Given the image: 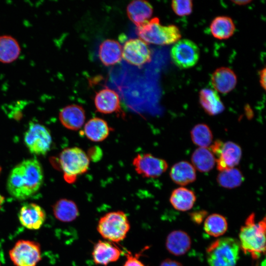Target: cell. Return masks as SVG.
Here are the masks:
<instances>
[{"mask_svg": "<svg viewBox=\"0 0 266 266\" xmlns=\"http://www.w3.org/2000/svg\"><path fill=\"white\" fill-rule=\"evenodd\" d=\"M44 178L41 164L36 159L23 161L10 172L7 180L8 193L18 200H27L41 187Z\"/></svg>", "mask_w": 266, "mask_h": 266, "instance_id": "obj_1", "label": "cell"}, {"mask_svg": "<svg viewBox=\"0 0 266 266\" xmlns=\"http://www.w3.org/2000/svg\"><path fill=\"white\" fill-rule=\"evenodd\" d=\"M266 218L256 222L255 214H250L246 218L239 233L240 249L245 254H250L257 260L266 252Z\"/></svg>", "mask_w": 266, "mask_h": 266, "instance_id": "obj_2", "label": "cell"}, {"mask_svg": "<svg viewBox=\"0 0 266 266\" xmlns=\"http://www.w3.org/2000/svg\"><path fill=\"white\" fill-rule=\"evenodd\" d=\"M136 33L139 39L145 43L161 45L175 43L181 36L177 27L173 25L163 26L157 17L137 27Z\"/></svg>", "mask_w": 266, "mask_h": 266, "instance_id": "obj_3", "label": "cell"}, {"mask_svg": "<svg viewBox=\"0 0 266 266\" xmlns=\"http://www.w3.org/2000/svg\"><path fill=\"white\" fill-rule=\"evenodd\" d=\"M131 228L127 214L121 210L107 212L98 221L97 230L104 239L114 243L123 241Z\"/></svg>", "mask_w": 266, "mask_h": 266, "instance_id": "obj_4", "label": "cell"}, {"mask_svg": "<svg viewBox=\"0 0 266 266\" xmlns=\"http://www.w3.org/2000/svg\"><path fill=\"white\" fill-rule=\"evenodd\" d=\"M240 249L239 241L235 238H219L206 249L208 264L209 266H235Z\"/></svg>", "mask_w": 266, "mask_h": 266, "instance_id": "obj_5", "label": "cell"}, {"mask_svg": "<svg viewBox=\"0 0 266 266\" xmlns=\"http://www.w3.org/2000/svg\"><path fill=\"white\" fill-rule=\"evenodd\" d=\"M90 161L88 155L79 147L67 148L63 150L58 163L65 180L68 183L75 182L79 176L88 171Z\"/></svg>", "mask_w": 266, "mask_h": 266, "instance_id": "obj_6", "label": "cell"}, {"mask_svg": "<svg viewBox=\"0 0 266 266\" xmlns=\"http://www.w3.org/2000/svg\"><path fill=\"white\" fill-rule=\"evenodd\" d=\"M24 140L30 153L37 155H45L52 144L49 130L43 125L33 122L25 132Z\"/></svg>", "mask_w": 266, "mask_h": 266, "instance_id": "obj_7", "label": "cell"}, {"mask_svg": "<svg viewBox=\"0 0 266 266\" xmlns=\"http://www.w3.org/2000/svg\"><path fill=\"white\" fill-rule=\"evenodd\" d=\"M9 255L16 266H36L41 259L39 244L29 240L17 241L9 251Z\"/></svg>", "mask_w": 266, "mask_h": 266, "instance_id": "obj_8", "label": "cell"}, {"mask_svg": "<svg viewBox=\"0 0 266 266\" xmlns=\"http://www.w3.org/2000/svg\"><path fill=\"white\" fill-rule=\"evenodd\" d=\"M210 150L217 157V168L220 171L233 168L239 164L242 156L240 147L232 141L223 143L217 140L211 145Z\"/></svg>", "mask_w": 266, "mask_h": 266, "instance_id": "obj_9", "label": "cell"}, {"mask_svg": "<svg viewBox=\"0 0 266 266\" xmlns=\"http://www.w3.org/2000/svg\"><path fill=\"white\" fill-rule=\"evenodd\" d=\"M170 55L174 63L181 68L194 66L200 57V51L197 45L188 39L177 41L172 46Z\"/></svg>", "mask_w": 266, "mask_h": 266, "instance_id": "obj_10", "label": "cell"}, {"mask_svg": "<svg viewBox=\"0 0 266 266\" xmlns=\"http://www.w3.org/2000/svg\"><path fill=\"white\" fill-rule=\"evenodd\" d=\"M132 164L136 172L144 178L158 177L168 167L166 161L149 153L137 154Z\"/></svg>", "mask_w": 266, "mask_h": 266, "instance_id": "obj_11", "label": "cell"}, {"mask_svg": "<svg viewBox=\"0 0 266 266\" xmlns=\"http://www.w3.org/2000/svg\"><path fill=\"white\" fill-rule=\"evenodd\" d=\"M122 57L128 63L140 67L151 61L152 53L146 43L139 38H132L125 42Z\"/></svg>", "mask_w": 266, "mask_h": 266, "instance_id": "obj_12", "label": "cell"}, {"mask_svg": "<svg viewBox=\"0 0 266 266\" xmlns=\"http://www.w3.org/2000/svg\"><path fill=\"white\" fill-rule=\"evenodd\" d=\"M21 224L26 228L36 230L40 229L46 219L44 210L34 203H28L23 205L18 213Z\"/></svg>", "mask_w": 266, "mask_h": 266, "instance_id": "obj_13", "label": "cell"}, {"mask_svg": "<svg viewBox=\"0 0 266 266\" xmlns=\"http://www.w3.org/2000/svg\"><path fill=\"white\" fill-rule=\"evenodd\" d=\"M122 253L115 243L105 240H100L95 244L92 255L95 264L106 266L117 261Z\"/></svg>", "mask_w": 266, "mask_h": 266, "instance_id": "obj_14", "label": "cell"}, {"mask_svg": "<svg viewBox=\"0 0 266 266\" xmlns=\"http://www.w3.org/2000/svg\"><path fill=\"white\" fill-rule=\"evenodd\" d=\"M94 104L98 112L111 114L121 111L120 97L115 91L105 87L96 93Z\"/></svg>", "mask_w": 266, "mask_h": 266, "instance_id": "obj_15", "label": "cell"}, {"mask_svg": "<svg viewBox=\"0 0 266 266\" xmlns=\"http://www.w3.org/2000/svg\"><path fill=\"white\" fill-rule=\"evenodd\" d=\"M86 119L84 108L78 104H70L63 108L59 113L61 124L66 129L77 131L84 124Z\"/></svg>", "mask_w": 266, "mask_h": 266, "instance_id": "obj_16", "label": "cell"}, {"mask_svg": "<svg viewBox=\"0 0 266 266\" xmlns=\"http://www.w3.org/2000/svg\"><path fill=\"white\" fill-rule=\"evenodd\" d=\"M211 80L216 91L222 94H226L235 88L237 77L231 69L221 67L216 69L212 73Z\"/></svg>", "mask_w": 266, "mask_h": 266, "instance_id": "obj_17", "label": "cell"}, {"mask_svg": "<svg viewBox=\"0 0 266 266\" xmlns=\"http://www.w3.org/2000/svg\"><path fill=\"white\" fill-rule=\"evenodd\" d=\"M122 55V46L119 42L115 40H104L99 47V59L105 66H113L119 63L121 60Z\"/></svg>", "mask_w": 266, "mask_h": 266, "instance_id": "obj_18", "label": "cell"}, {"mask_svg": "<svg viewBox=\"0 0 266 266\" xmlns=\"http://www.w3.org/2000/svg\"><path fill=\"white\" fill-rule=\"evenodd\" d=\"M191 239L186 232L176 230L169 233L166 239V246L171 254L179 256L184 255L191 248Z\"/></svg>", "mask_w": 266, "mask_h": 266, "instance_id": "obj_19", "label": "cell"}, {"mask_svg": "<svg viewBox=\"0 0 266 266\" xmlns=\"http://www.w3.org/2000/svg\"><path fill=\"white\" fill-rule=\"evenodd\" d=\"M112 129L107 122L99 117L90 119L85 124L83 133L85 136L93 142H101L109 136Z\"/></svg>", "mask_w": 266, "mask_h": 266, "instance_id": "obj_20", "label": "cell"}, {"mask_svg": "<svg viewBox=\"0 0 266 266\" xmlns=\"http://www.w3.org/2000/svg\"><path fill=\"white\" fill-rule=\"evenodd\" d=\"M127 13L129 19L136 27H138L151 17L153 13V8L147 1L133 0L127 6Z\"/></svg>", "mask_w": 266, "mask_h": 266, "instance_id": "obj_21", "label": "cell"}, {"mask_svg": "<svg viewBox=\"0 0 266 266\" xmlns=\"http://www.w3.org/2000/svg\"><path fill=\"white\" fill-rule=\"evenodd\" d=\"M169 175L172 181L182 186L190 184L196 179L195 167L186 161H181L174 164L170 169Z\"/></svg>", "mask_w": 266, "mask_h": 266, "instance_id": "obj_22", "label": "cell"}, {"mask_svg": "<svg viewBox=\"0 0 266 266\" xmlns=\"http://www.w3.org/2000/svg\"><path fill=\"white\" fill-rule=\"evenodd\" d=\"M200 103L206 113L216 115L222 113L225 106L217 92L211 89L205 88L200 92Z\"/></svg>", "mask_w": 266, "mask_h": 266, "instance_id": "obj_23", "label": "cell"}, {"mask_svg": "<svg viewBox=\"0 0 266 266\" xmlns=\"http://www.w3.org/2000/svg\"><path fill=\"white\" fill-rule=\"evenodd\" d=\"M196 200L194 192L184 187L174 190L170 195L169 201L176 210L186 211L191 209Z\"/></svg>", "mask_w": 266, "mask_h": 266, "instance_id": "obj_24", "label": "cell"}, {"mask_svg": "<svg viewBox=\"0 0 266 266\" xmlns=\"http://www.w3.org/2000/svg\"><path fill=\"white\" fill-rule=\"evenodd\" d=\"M21 52L18 42L10 35L0 36V62L11 63L16 60Z\"/></svg>", "mask_w": 266, "mask_h": 266, "instance_id": "obj_25", "label": "cell"}, {"mask_svg": "<svg viewBox=\"0 0 266 266\" xmlns=\"http://www.w3.org/2000/svg\"><path fill=\"white\" fill-rule=\"evenodd\" d=\"M53 212L58 220L64 222H72L79 215L75 202L66 199H60L55 203Z\"/></svg>", "mask_w": 266, "mask_h": 266, "instance_id": "obj_26", "label": "cell"}, {"mask_svg": "<svg viewBox=\"0 0 266 266\" xmlns=\"http://www.w3.org/2000/svg\"><path fill=\"white\" fill-rule=\"evenodd\" d=\"M212 35L218 39H228L232 36L235 31V26L232 19L227 16H221L215 18L210 26Z\"/></svg>", "mask_w": 266, "mask_h": 266, "instance_id": "obj_27", "label": "cell"}, {"mask_svg": "<svg viewBox=\"0 0 266 266\" xmlns=\"http://www.w3.org/2000/svg\"><path fill=\"white\" fill-rule=\"evenodd\" d=\"M191 160L194 167L200 172H208L211 170L216 163L215 156L207 148L200 147L193 153Z\"/></svg>", "mask_w": 266, "mask_h": 266, "instance_id": "obj_28", "label": "cell"}, {"mask_svg": "<svg viewBox=\"0 0 266 266\" xmlns=\"http://www.w3.org/2000/svg\"><path fill=\"white\" fill-rule=\"evenodd\" d=\"M228 222L225 217L217 213L207 216L204 220V230L209 235L218 237L227 231Z\"/></svg>", "mask_w": 266, "mask_h": 266, "instance_id": "obj_29", "label": "cell"}, {"mask_svg": "<svg viewBox=\"0 0 266 266\" xmlns=\"http://www.w3.org/2000/svg\"><path fill=\"white\" fill-rule=\"evenodd\" d=\"M244 179L241 171L235 168L221 171L217 177V181L220 186L230 189L239 186Z\"/></svg>", "mask_w": 266, "mask_h": 266, "instance_id": "obj_30", "label": "cell"}, {"mask_svg": "<svg viewBox=\"0 0 266 266\" xmlns=\"http://www.w3.org/2000/svg\"><path fill=\"white\" fill-rule=\"evenodd\" d=\"M192 141L200 147L207 148L213 140V134L209 127L205 124L195 125L191 131Z\"/></svg>", "mask_w": 266, "mask_h": 266, "instance_id": "obj_31", "label": "cell"}, {"mask_svg": "<svg viewBox=\"0 0 266 266\" xmlns=\"http://www.w3.org/2000/svg\"><path fill=\"white\" fill-rule=\"evenodd\" d=\"M171 7L177 15L184 16L191 13L193 3L190 0H175L172 1Z\"/></svg>", "mask_w": 266, "mask_h": 266, "instance_id": "obj_32", "label": "cell"}, {"mask_svg": "<svg viewBox=\"0 0 266 266\" xmlns=\"http://www.w3.org/2000/svg\"><path fill=\"white\" fill-rule=\"evenodd\" d=\"M143 251L135 254H133L130 252L128 251L125 254L126 260L123 266H146L139 259Z\"/></svg>", "mask_w": 266, "mask_h": 266, "instance_id": "obj_33", "label": "cell"}, {"mask_svg": "<svg viewBox=\"0 0 266 266\" xmlns=\"http://www.w3.org/2000/svg\"><path fill=\"white\" fill-rule=\"evenodd\" d=\"M206 215V212L204 211H200L193 212L191 214L192 221L197 224H200L205 216Z\"/></svg>", "mask_w": 266, "mask_h": 266, "instance_id": "obj_34", "label": "cell"}, {"mask_svg": "<svg viewBox=\"0 0 266 266\" xmlns=\"http://www.w3.org/2000/svg\"><path fill=\"white\" fill-rule=\"evenodd\" d=\"M160 266H183L179 262L170 259L164 260Z\"/></svg>", "mask_w": 266, "mask_h": 266, "instance_id": "obj_35", "label": "cell"}, {"mask_svg": "<svg viewBox=\"0 0 266 266\" xmlns=\"http://www.w3.org/2000/svg\"><path fill=\"white\" fill-rule=\"evenodd\" d=\"M266 68H264L261 70L259 73L260 82L261 86L264 88V90H266Z\"/></svg>", "mask_w": 266, "mask_h": 266, "instance_id": "obj_36", "label": "cell"}, {"mask_svg": "<svg viewBox=\"0 0 266 266\" xmlns=\"http://www.w3.org/2000/svg\"><path fill=\"white\" fill-rule=\"evenodd\" d=\"M250 2V0H235V1H233V2H234L235 3L237 4H239V5L246 4L247 3H249Z\"/></svg>", "mask_w": 266, "mask_h": 266, "instance_id": "obj_37", "label": "cell"}, {"mask_svg": "<svg viewBox=\"0 0 266 266\" xmlns=\"http://www.w3.org/2000/svg\"><path fill=\"white\" fill-rule=\"evenodd\" d=\"M261 266H265V262H264V264H261Z\"/></svg>", "mask_w": 266, "mask_h": 266, "instance_id": "obj_38", "label": "cell"}, {"mask_svg": "<svg viewBox=\"0 0 266 266\" xmlns=\"http://www.w3.org/2000/svg\"></svg>", "mask_w": 266, "mask_h": 266, "instance_id": "obj_39", "label": "cell"}]
</instances>
